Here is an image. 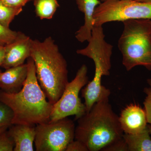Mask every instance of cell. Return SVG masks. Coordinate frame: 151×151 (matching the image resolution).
<instances>
[{
  "instance_id": "obj_9",
  "label": "cell",
  "mask_w": 151,
  "mask_h": 151,
  "mask_svg": "<svg viewBox=\"0 0 151 151\" xmlns=\"http://www.w3.org/2000/svg\"><path fill=\"white\" fill-rule=\"evenodd\" d=\"M32 40L19 32L14 40L5 46V56L2 67L6 69L24 64L25 60L30 57Z\"/></svg>"
},
{
  "instance_id": "obj_1",
  "label": "cell",
  "mask_w": 151,
  "mask_h": 151,
  "mask_svg": "<svg viewBox=\"0 0 151 151\" xmlns=\"http://www.w3.org/2000/svg\"><path fill=\"white\" fill-rule=\"evenodd\" d=\"M27 77L19 92L0 91V102L8 106L13 113L12 124L36 125L50 121L53 105L47 99L38 81L34 62L28 58Z\"/></svg>"
},
{
  "instance_id": "obj_12",
  "label": "cell",
  "mask_w": 151,
  "mask_h": 151,
  "mask_svg": "<svg viewBox=\"0 0 151 151\" xmlns=\"http://www.w3.org/2000/svg\"><path fill=\"white\" fill-rule=\"evenodd\" d=\"M35 127L26 124H12L10 126L8 132L14 143V151H34Z\"/></svg>"
},
{
  "instance_id": "obj_24",
  "label": "cell",
  "mask_w": 151,
  "mask_h": 151,
  "mask_svg": "<svg viewBox=\"0 0 151 151\" xmlns=\"http://www.w3.org/2000/svg\"><path fill=\"white\" fill-rule=\"evenodd\" d=\"M5 47L4 45H0V67L2 66L5 56Z\"/></svg>"
},
{
  "instance_id": "obj_21",
  "label": "cell",
  "mask_w": 151,
  "mask_h": 151,
  "mask_svg": "<svg viewBox=\"0 0 151 151\" xmlns=\"http://www.w3.org/2000/svg\"><path fill=\"white\" fill-rule=\"evenodd\" d=\"M103 151H128L127 143L124 139H121L113 143L110 145L103 149Z\"/></svg>"
},
{
  "instance_id": "obj_29",
  "label": "cell",
  "mask_w": 151,
  "mask_h": 151,
  "mask_svg": "<svg viewBox=\"0 0 151 151\" xmlns=\"http://www.w3.org/2000/svg\"><path fill=\"white\" fill-rule=\"evenodd\" d=\"M1 70H0V75H1Z\"/></svg>"
},
{
  "instance_id": "obj_23",
  "label": "cell",
  "mask_w": 151,
  "mask_h": 151,
  "mask_svg": "<svg viewBox=\"0 0 151 151\" xmlns=\"http://www.w3.org/2000/svg\"><path fill=\"white\" fill-rule=\"evenodd\" d=\"M4 4L14 8H22L32 0H1Z\"/></svg>"
},
{
  "instance_id": "obj_19",
  "label": "cell",
  "mask_w": 151,
  "mask_h": 151,
  "mask_svg": "<svg viewBox=\"0 0 151 151\" xmlns=\"http://www.w3.org/2000/svg\"><path fill=\"white\" fill-rule=\"evenodd\" d=\"M147 83L149 86L144 89V92L146 94V97L143 104L147 115L148 124L151 125V78L147 79Z\"/></svg>"
},
{
  "instance_id": "obj_4",
  "label": "cell",
  "mask_w": 151,
  "mask_h": 151,
  "mask_svg": "<svg viewBox=\"0 0 151 151\" xmlns=\"http://www.w3.org/2000/svg\"><path fill=\"white\" fill-rule=\"evenodd\" d=\"M88 42L86 47L76 51L77 54L92 59L95 67L94 78L81 90L86 113L91 110L96 102L110 97L111 91L103 86L101 82L103 76L110 75L113 48L105 40L102 26H94Z\"/></svg>"
},
{
  "instance_id": "obj_16",
  "label": "cell",
  "mask_w": 151,
  "mask_h": 151,
  "mask_svg": "<svg viewBox=\"0 0 151 151\" xmlns=\"http://www.w3.org/2000/svg\"><path fill=\"white\" fill-rule=\"evenodd\" d=\"M22 8L9 6L0 0V24L9 27L10 24L14 18L22 11Z\"/></svg>"
},
{
  "instance_id": "obj_3",
  "label": "cell",
  "mask_w": 151,
  "mask_h": 151,
  "mask_svg": "<svg viewBox=\"0 0 151 151\" xmlns=\"http://www.w3.org/2000/svg\"><path fill=\"white\" fill-rule=\"evenodd\" d=\"M30 58L34 62L38 81L49 102L59 100L68 83L67 62L50 37L32 40Z\"/></svg>"
},
{
  "instance_id": "obj_26",
  "label": "cell",
  "mask_w": 151,
  "mask_h": 151,
  "mask_svg": "<svg viewBox=\"0 0 151 151\" xmlns=\"http://www.w3.org/2000/svg\"><path fill=\"white\" fill-rule=\"evenodd\" d=\"M147 128H148V129L149 132H150V134L151 135V124H148Z\"/></svg>"
},
{
  "instance_id": "obj_22",
  "label": "cell",
  "mask_w": 151,
  "mask_h": 151,
  "mask_svg": "<svg viewBox=\"0 0 151 151\" xmlns=\"http://www.w3.org/2000/svg\"><path fill=\"white\" fill-rule=\"evenodd\" d=\"M65 151H89L86 146L80 141L74 139L69 143Z\"/></svg>"
},
{
  "instance_id": "obj_25",
  "label": "cell",
  "mask_w": 151,
  "mask_h": 151,
  "mask_svg": "<svg viewBox=\"0 0 151 151\" xmlns=\"http://www.w3.org/2000/svg\"><path fill=\"white\" fill-rule=\"evenodd\" d=\"M9 127V126H4V127H0V135H1L3 132H5L6 130H7Z\"/></svg>"
},
{
  "instance_id": "obj_27",
  "label": "cell",
  "mask_w": 151,
  "mask_h": 151,
  "mask_svg": "<svg viewBox=\"0 0 151 151\" xmlns=\"http://www.w3.org/2000/svg\"><path fill=\"white\" fill-rule=\"evenodd\" d=\"M137 1L142 2H151V0H137Z\"/></svg>"
},
{
  "instance_id": "obj_18",
  "label": "cell",
  "mask_w": 151,
  "mask_h": 151,
  "mask_svg": "<svg viewBox=\"0 0 151 151\" xmlns=\"http://www.w3.org/2000/svg\"><path fill=\"white\" fill-rule=\"evenodd\" d=\"M13 113L8 106L0 102V127L12 125Z\"/></svg>"
},
{
  "instance_id": "obj_10",
  "label": "cell",
  "mask_w": 151,
  "mask_h": 151,
  "mask_svg": "<svg viewBox=\"0 0 151 151\" xmlns=\"http://www.w3.org/2000/svg\"><path fill=\"white\" fill-rule=\"evenodd\" d=\"M119 121L124 134H138L147 127L145 111L136 104L132 103L125 107L119 116Z\"/></svg>"
},
{
  "instance_id": "obj_6",
  "label": "cell",
  "mask_w": 151,
  "mask_h": 151,
  "mask_svg": "<svg viewBox=\"0 0 151 151\" xmlns=\"http://www.w3.org/2000/svg\"><path fill=\"white\" fill-rule=\"evenodd\" d=\"M94 26L129 20H151V2L137 0H105L94 10Z\"/></svg>"
},
{
  "instance_id": "obj_13",
  "label": "cell",
  "mask_w": 151,
  "mask_h": 151,
  "mask_svg": "<svg viewBox=\"0 0 151 151\" xmlns=\"http://www.w3.org/2000/svg\"><path fill=\"white\" fill-rule=\"evenodd\" d=\"M79 10L84 15V23L75 34V37L81 42H88L92 36L94 27V10L101 3L99 0H75Z\"/></svg>"
},
{
  "instance_id": "obj_20",
  "label": "cell",
  "mask_w": 151,
  "mask_h": 151,
  "mask_svg": "<svg viewBox=\"0 0 151 151\" xmlns=\"http://www.w3.org/2000/svg\"><path fill=\"white\" fill-rule=\"evenodd\" d=\"M15 144L7 130L0 135V151H13Z\"/></svg>"
},
{
  "instance_id": "obj_17",
  "label": "cell",
  "mask_w": 151,
  "mask_h": 151,
  "mask_svg": "<svg viewBox=\"0 0 151 151\" xmlns=\"http://www.w3.org/2000/svg\"><path fill=\"white\" fill-rule=\"evenodd\" d=\"M19 32L11 29L0 24V45H5L12 42L19 35Z\"/></svg>"
},
{
  "instance_id": "obj_15",
  "label": "cell",
  "mask_w": 151,
  "mask_h": 151,
  "mask_svg": "<svg viewBox=\"0 0 151 151\" xmlns=\"http://www.w3.org/2000/svg\"><path fill=\"white\" fill-rule=\"evenodd\" d=\"M36 14L41 19H50L59 7L57 0H33Z\"/></svg>"
},
{
  "instance_id": "obj_8",
  "label": "cell",
  "mask_w": 151,
  "mask_h": 151,
  "mask_svg": "<svg viewBox=\"0 0 151 151\" xmlns=\"http://www.w3.org/2000/svg\"><path fill=\"white\" fill-rule=\"evenodd\" d=\"M75 129L73 121L68 118L36 125V150L65 151L75 139Z\"/></svg>"
},
{
  "instance_id": "obj_7",
  "label": "cell",
  "mask_w": 151,
  "mask_h": 151,
  "mask_svg": "<svg viewBox=\"0 0 151 151\" xmlns=\"http://www.w3.org/2000/svg\"><path fill=\"white\" fill-rule=\"evenodd\" d=\"M88 68L85 64L77 70L75 78L68 82L59 100L53 105L50 122H56L68 116L77 120L86 113L84 103L79 98L80 91L89 82Z\"/></svg>"
},
{
  "instance_id": "obj_11",
  "label": "cell",
  "mask_w": 151,
  "mask_h": 151,
  "mask_svg": "<svg viewBox=\"0 0 151 151\" xmlns=\"http://www.w3.org/2000/svg\"><path fill=\"white\" fill-rule=\"evenodd\" d=\"M27 73V63L6 69L0 75V88L8 93L19 92L23 86Z\"/></svg>"
},
{
  "instance_id": "obj_5",
  "label": "cell",
  "mask_w": 151,
  "mask_h": 151,
  "mask_svg": "<svg viewBox=\"0 0 151 151\" xmlns=\"http://www.w3.org/2000/svg\"><path fill=\"white\" fill-rule=\"evenodd\" d=\"M123 23L118 47L123 65L127 71L137 66L151 70V20H129Z\"/></svg>"
},
{
  "instance_id": "obj_2",
  "label": "cell",
  "mask_w": 151,
  "mask_h": 151,
  "mask_svg": "<svg viewBox=\"0 0 151 151\" xmlns=\"http://www.w3.org/2000/svg\"><path fill=\"white\" fill-rule=\"evenodd\" d=\"M106 97L96 102L91 110L77 120L75 139L84 144L89 151L103 149L123 138L119 116Z\"/></svg>"
},
{
  "instance_id": "obj_14",
  "label": "cell",
  "mask_w": 151,
  "mask_h": 151,
  "mask_svg": "<svg viewBox=\"0 0 151 151\" xmlns=\"http://www.w3.org/2000/svg\"><path fill=\"white\" fill-rule=\"evenodd\" d=\"M147 127L141 133L134 134H124L128 151H151V138Z\"/></svg>"
},
{
  "instance_id": "obj_28",
  "label": "cell",
  "mask_w": 151,
  "mask_h": 151,
  "mask_svg": "<svg viewBox=\"0 0 151 151\" xmlns=\"http://www.w3.org/2000/svg\"><path fill=\"white\" fill-rule=\"evenodd\" d=\"M104 1H105V0H100V1H101V2Z\"/></svg>"
}]
</instances>
